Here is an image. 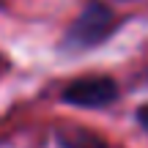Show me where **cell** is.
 <instances>
[{
    "mask_svg": "<svg viewBox=\"0 0 148 148\" xmlns=\"http://www.w3.org/2000/svg\"><path fill=\"white\" fill-rule=\"evenodd\" d=\"M112 27H115V14H112L104 3L90 0V3L79 11V16L71 22L69 33H66V47L69 49L96 47V44H101L110 36Z\"/></svg>",
    "mask_w": 148,
    "mask_h": 148,
    "instance_id": "6da1fadb",
    "label": "cell"
},
{
    "mask_svg": "<svg viewBox=\"0 0 148 148\" xmlns=\"http://www.w3.org/2000/svg\"><path fill=\"white\" fill-rule=\"evenodd\" d=\"M115 96H118V85L110 77H82V79H74V82H69L63 88L66 104L88 107V110L107 107L110 101H115Z\"/></svg>",
    "mask_w": 148,
    "mask_h": 148,
    "instance_id": "7a4b0ae2",
    "label": "cell"
},
{
    "mask_svg": "<svg viewBox=\"0 0 148 148\" xmlns=\"http://www.w3.org/2000/svg\"><path fill=\"white\" fill-rule=\"evenodd\" d=\"M137 121H140V126H143V129H148V104H143L137 110Z\"/></svg>",
    "mask_w": 148,
    "mask_h": 148,
    "instance_id": "3957f363",
    "label": "cell"
},
{
    "mask_svg": "<svg viewBox=\"0 0 148 148\" xmlns=\"http://www.w3.org/2000/svg\"><path fill=\"white\" fill-rule=\"evenodd\" d=\"M145 77H148V74H145Z\"/></svg>",
    "mask_w": 148,
    "mask_h": 148,
    "instance_id": "277c9868",
    "label": "cell"
}]
</instances>
